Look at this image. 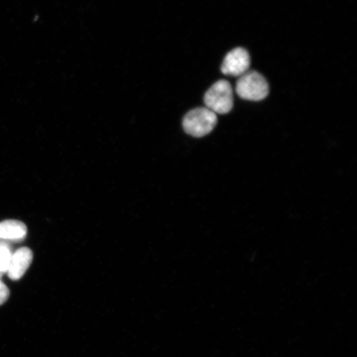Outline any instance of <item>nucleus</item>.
I'll use <instances>...</instances> for the list:
<instances>
[{"mask_svg": "<svg viewBox=\"0 0 357 357\" xmlns=\"http://www.w3.org/2000/svg\"><path fill=\"white\" fill-rule=\"evenodd\" d=\"M204 104L206 108L213 111L214 114L229 113L234 107L233 88L230 83L221 79L213 84L205 93Z\"/></svg>", "mask_w": 357, "mask_h": 357, "instance_id": "nucleus-3", "label": "nucleus"}, {"mask_svg": "<svg viewBox=\"0 0 357 357\" xmlns=\"http://www.w3.org/2000/svg\"><path fill=\"white\" fill-rule=\"evenodd\" d=\"M218 123L217 114L208 108H198L189 112L183 119V128L189 135L202 137L211 133Z\"/></svg>", "mask_w": 357, "mask_h": 357, "instance_id": "nucleus-1", "label": "nucleus"}, {"mask_svg": "<svg viewBox=\"0 0 357 357\" xmlns=\"http://www.w3.org/2000/svg\"><path fill=\"white\" fill-rule=\"evenodd\" d=\"M251 66L249 53L243 47L234 49L227 53L221 66V71L230 77H238L248 73Z\"/></svg>", "mask_w": 357, "mask_h": 357, "instance_id": "nucleus-4", "label": "nucleus"}, {"mask_svg": "<svg viewBox=\"0 0 357 357\" xmlns=\"http://www.w3.org/2000/svg\"><path fill=\"white\" fill-rule=\"evenodd\" d=\"M236 92L243 100L260 101L265 100L269 93V86L262 75L248 70L236 82Z\"/></svg>", "mask_w": 357, "mask_h": 357, "instance_id": "nucleus-2", "label": "nucleus"}, {"mask_svg": "<svg viewBox=\"0 0 357 357\" xmlns=\"http://www.w3.org/2000/svg\"><path fill=\"white\" fill-rule=\"evenodd\" d=\"M10 294V289H8L7 285L0 280V306L3 305L8 300Z\"/></svg>", "mask_w": 357, "mask_h": 357, "instance_id": "nucleus-8", "label": "nucleus"}, {"mask_svg": "<svg viewBox=\"0 0 357 357\" xmlns=\"http://www.w3.org/2000/svg\"><path fill=\"white\" fill-rule=\"evenodd\" d=\"M28 234L25 223L15 220L0 222V241L19 243Z\"/></svg>", "mask_w": 357, "mask_h": 357, "instance_id": "nucleus-6", "label": "nucleus"}, {"mask_svg": "<svg viewBox=\"0 0 357 357\" xmlns=\"http://www.w3.org/2000/svg\"><path fill=\"white\" fill-rule=\"evenodd\" d=\"M33 260V253L29 248H21L12 253L7 274L12 280H19L29 270Z\"/></svg>", "mask_w": 357, "mask_h": 357, "instance_id": "nucleus-5", "label": "nucleus"}, {"mask_svg": "<svg viewBox=\"0 0 357 357\" xmlns=\"http://www.w3.org/2000/svg\"><path fill=\"white\" fill-rule=\"evenodd\" d=\"M12 253L10 245L4 243H0V278H2L3 274L7 273Z\"/></svg>", "mask_w": 357, "mask_h": 357, "instance_id": "nucleus-7", "label": "nucleus"}]
</instances>
